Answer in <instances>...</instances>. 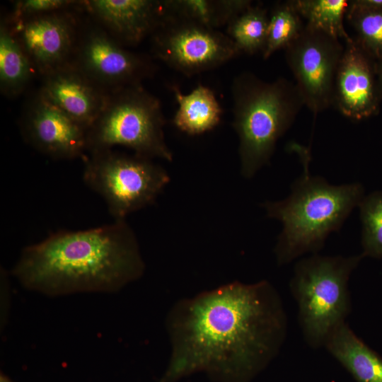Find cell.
I'll list each match as a JSON object with an SVG mask.
<instances>
[{"mask_svg": "<svg viewBox=\"0 0 382 382\" xmlns=\"http://www.w3.org/2000/svg\"><path fill=\"white\" fill-rule=\"evenodd\" d=\"M166 325L171 354L165 382L198 370L243 380L278 354L288 319L270 282H233L178 301Z\"/></svg>", "mask_w": 382, "mask_h": 382, "instance_id": "cell-1", "label": "cell"}, {"mask_svg": "<svg viewBox=\"0 0 382 382\" xmlns=\"http://www.w3.org/2000/svg\"><path fill=\"white\" fill-rule=\"evenodd\" d=\"M145 271L136 236L125 219L80 231H59L25 247L12 274L47 296L116 292Z\"/></svg>", "mask_w": 382, "mask_h": 382, "instance_id": "cell-2", "label": "cell"}, {"mask_svg": "<svg viewBox=\"0 0 382 382\" xmlns=\"http://www.w3.org/2000/svg\"><path fill=\"white\" fill-rule=\"evenodd\" d=\"M291 146L301 158L303 173L292 184L286 199L262 204L267 216L283 226L274 248L279 265L307 253L317 254L330 233L340 230L364 197L359 183L334 185L312 175L308 171L309 149L298 144Z\"/></svg>", "mask_w": 382, "mask_h": 382, "instance_id": "cell-3", "label": "cell"}, {"mask_svg": "<svg viewBox=\"0 0 382 382\" xmlns=\"http://www.w3.org/2000/svg\"><path fill=\"white\" fill-rule=\"evenodd\" d=\"M231 90L241 173L250 178L269 163L278 139L292 125L304 102L295 83L282 77L266 81L250 71L236 76Z\"/></svg>", "mask_w": 382, "mask_h": 382, "instance_id": "cell-4", "label": "cell"}, {"mask_svg": "<svg viewBox=\"0 0 382 382\" xmlns=\"http://www.w3.org/2000/svg\"><path fill=\"white\" fill-rule=\"evenodd\" d=\"M364 257L313 254L294 266L289 286L298 307V320L307 345L324 347L331 332L352 311L349 280Z\"/></svg>", "mask_w": 382, "mask_h": 382, "instance_id": "cell-5", "label": "cell"}, {"mask_svg": "<svg viewBox=\"0 0 382 382\" xmlns=\"http://www.w3.org/2000/svg\"><path fill=\"white\" fill-rule=\"evenodd\" d=\"M166 120L158 98L139 85L110 92L87 132L88 153L121 146L151 159L173 160L165 139Z\"/></svg>", "mask_w": 382, "mask_h": 382, "instance_id": "cell-6", "label": "cell"}, {"mask_svg": "<svg viewBox=\"0 0 382 382\" xmlns=\"http://www.w3.org/2000/svg\"><path fill=\"white\" fill-rule=\"evenodd\" d=\"M153 159L112 149L88 154L83 180L105 201L115 219L153 203L170 181L165 169Z\"/></svg>", "mask_w": 382, "mask_h": 382, "instance_id": "cell-7", "label": "cell"}, {"mask_svg": "<svg viewBox=\"0 0 382 382\" xmlns=\"http://www.w3.org/2000/svg\"><path fill=\"white\" fill-rule=\"evenodd\" d=\"M150 37L153 57L187 76L217 68L240 54L226 33L164 8Z\"/></svg>", "mask_w": 382, "mask_h": 382, "instance_id": "cell-8", "label": "cell"}, {"mask_svg": "<svg viewBox=\"0 0 382 382\" xmlns=\"http://www.w3.org/2000/svg\"><path fill=\"white\" fill-rule=\"evenodd\" d=\"M69 63L110 92L141 84L156 71L151 57L125 49L97 23L80 27Z\"/></svg>", "mask_w": 382, "mask_h": 382, "instance_id": "cell-9", "label": "cell"}, {"mask_svg": "<svg viewBox=\"0 0 382 382\" xmlns=\"http://www.w3.org/2000/svg\"><path fill=\"white\" fill-rule=\"evenodd\" d=\"M284 50L304 105L316 117L332 105L344 46L339 39L305 24L299 36Z\"/></svg>", "mask_w": 382, "mask_h": 382, "instance_id": "cell-10", "label": "cell"}, {"mask_svg": "<svg viewBox=\"0 0 382 382\" xmlns=\"http://www.w3.org/2000/svg\"><path fill=\"white\" fill-rule=\"evenodd\" d=\"M4 19L42 76L69 63L80 29L72 10Z\"/></svg>", "mask_w": 382, "mask_h": 382, "instance_id": "cell-11", "label": "cell"}, {"mask_svg": "<svg viewBox=\"0 0 382 382\" xmlns=\"http://www.w3.org/2000/svg\"><path fill=\"white\" fill-rule=\"evenodd\" d=\"M25 140L54 159L87 156L88 128L46 100L39 92L27 105L21 120Z\"/></svg>", "mask_w": 382, "mask_h": 382, "instance_id": "cell-12", "label": "cell"}, {"mask_svg": "<svg viewBox=\"0 0 382 382\" xmlns=\"http://www.w3.org/2000/svg\"><path fill=\"white\" fill-rule=\"evenodd\" d=\"M381 98L376 61L352 37L345 42L332 105L344 117L361 121L378 113Z\"/></svg>", "mask_w": 382, "mask_h": 382, "instance_id": "cell-13", "label": "cell"}, {"mask_svg": "<svg viewBox=\"0 0 382 382\" xmlns=\"http://www.w3.org/2000/svg\"><path fill=\"white\" fill-rule=\"evenodd\" d=\"M42 77L39 93L88 129L101 112L110 93L70 63Z\"/></svg>", "mask_w": 382, "mask_h": 382, "instance_id": "cell-14", "label": "cell"}, {"mask_svg": "<svg viewBox=\"0 0 382 382\" xmlns=\"http://www.w3.org/2000/svg\"><path fill=\"white\" fill-rule=\"evenodd\" d=\"M86 11L121 45L134 46L150 37L163 13L161 1H81Z\"/></svg>", "mask_w": 382, "mask_h": 382, "instance_id": "cell-15", "label": "cell"}, {"mask_svg": "<svg viewBox=\"0 0 382 382\" xmlns=\"http://www.w3.org/2000/svg\"><path fill=\"white\" fill-rule=\"evenodd\" d=\"M324 347L357 382H382V358L346 322L331 332Z\"/></svg>", "mask_w": 382, "mask_h": 382, "instance_id": "cell-16", "label": "cell"}, {"mask_svg": "<svg viewBox=\"0 0 382 382\" xmlns=\"http://www.w3.org/2000/svg\"><path fill=\"white\" fill-rule=\"evenodd\" d=\"M178 108L173 122L181 132L197 135L212 130L221 120L222 110L213 91L199 84L188 94L173 87Z\"/></svg>", "mask_w": 382, "mask_h": 382, "instance_id": "cell-17", "label": "cell"}, {"mask_svg": "<svg viewBox=\"0 0 382 382\" xmlns=\"http://www.w3.org/2000/svg\"><path fill=\"white\" fill-rule=\"evenodd\" d=\"M35 71L5 19L0 26V88L9 98L21 95Z\"/></svg>", "mask_w": 382, "mask_h": 382, "instance_id": "cell-18", "label": "cell"}, {"mask_svg": "<svg viewBox=\"0 0 382 382\" xmlns=\"http://www.w3.org/2000/svg\"><path fill=\"white\" fill-rule=\"evenodd\" d=\"M250 0H162L164 10L210 28L226 26L253 5Z\"/></svg>", "mask_w": 382, "mask_h": 382, "instance_id": "cell-19", "label": "cell"}, {"mask_svg": "<svg viewBox=\"0 0 382 382\" xmlns=\"http://www.w3.org/2000/svg\"><path fill=\"white\" fill-rule=\"evenodd\" d=\"M269 14L260 5H252L227 25L226 34L240 54L263 52L267 36Z\"/></svg>", "mask_w": 382, "mask_h": 382, "instance_id": "cell-20", "label": "cell"}, {"mask_svg": "<svg viewBox=\"0 0 382 382\" xmlns=\"http://www.w3.org/2000/svg\"><path fill=\"white\" fill-rule=\"evenodd\" d=\"M305 24L345 42L351 40L344 27L347 0H291Z\"/></svg>", "mask_w": 382, "mask_h": 382, "instance_id": "cell-21", "label": "cell"}, {"mask_svg": "<svg viewBox=\"0 0 382 382\" xmlns=\"http://www.w3.org/2000/svg\"><path fill=\"white\" fill-rule=\"evenodd\" d=\"M345 16L356 33L357 42L376 62L382 59V7L349 1Z\"/></svg>", "mask_w": 382, "mask_h": 382, "instance_id": "cell-22", "label": "cell"}, {"mask_svg": "<svg viewBox=\"0 0 382 382\" xmlns=\"http://www.w3.org/2000/svg\"><path fill=\"white\" fill-rule=\"evenodd\" d=\"M305 23L291 0L275 4L269 15L267 41L262 52L264 59L285 49L303 31Z\"/></svg>", "mask_w": 382, "mask_h": 382, "instance_id": "cell-23", "label": "cell"}, {"mask_svg": "<svg viewBox=\"0 0 382 382\" xmlns=\"http://www.w3.org/2000/svg\"><path fill=\"white\" fill-rule=\"evenodd\" d=\"M358 207L361 224L364 257L382 258V191L364 195Z\"/></svg>", "mask_w": 382, "mask_h": 382, "instance_id": "cell-24", "label": "cell"}, {"mask_svg": "<svg viewBox=\"0 0 382 382\" xmlns=\"http://www.w3.org/2000/svg\"><path fill=\"white\" fill-rule=\"evenodd\" d=\"M81 1L23 0L15 2L11 20L25 18L58 11L80 10Z\"/></svg>", "mask_w": 382, "mask_h": 382, "instance_id": "cell-25", "label": "cell"}, {"mask_svg": "<svg viewBox=\"0 0 382 382\" xmlns=\"http://www.w3.org/2000/svg\"><path fill=\"white\" fill-rule=\"evenodd\" d=\"M376 71L380 87L382 91V59L376 62Z\"/></svg>", "mask_w": 382, "mask_h": 382, "instance_id": "cell-26", "label": "cell"}, {"mask_svg": "<svg viewBox=\"0 0 382 382\" xmlns=\"http://www.w3.org/2000/svg\"><path fill=\"white\" fill-rule=\"evenodd\" d=\"M0 382H10L8 380H7L6 378H4V376H1V379H0Z\"/></svg>", "mask_w": 382, "mask_h": 382, "instance_id": "cell-27", "label": "cell"}]
</instances>
